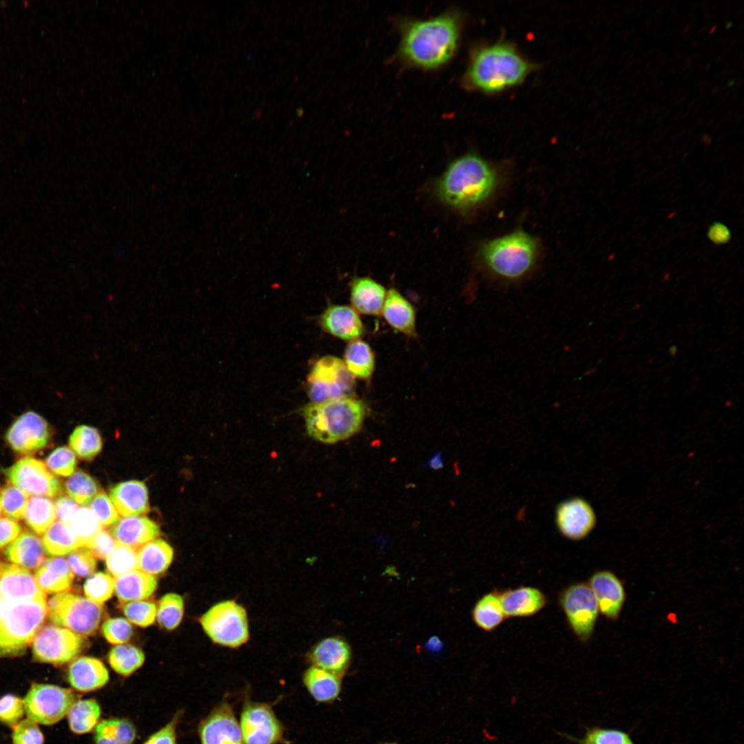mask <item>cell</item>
I'll use <instances>...</instances> for the list:
<instances>
[{
    "label": "cell",
    "mask_w": 744,
    "mask_h": 744,
    "mask_svg": "<svg viewBox=\"0 0 744 744\" xmlns=\"http://www.w3.org/2000/svg\"><path fill=\"white\" fill-rule=\"evenodd\" d=\"M566 736L578 744H634L627 732L614 728L591 727L586 729L581 738Z\"/></svg>",
    "instance_id": "obj_45"
},
{
    "label": "cell",
    "mask_w": 744,
    "mask_h": 744,
    "mask_svg": "<svg viewBox=\"0 0 744 744\" xmlns=\"http://www.w3.org/2000/svg\"><path fill=\"white\" fill-rule=\"evenodd\" d=\"M200 744H244L231 704L223 700L198 725Z\"/></svg>",
    "instance_id": "obj_15"
},
{
    "label": "cell",
    "mask_w": 744,
    "mask_h": 744,
    "mask_svg": "<svg viewBox=\"0 0 744 744\" xmlns=\"http://www.w3.org/2000/svg\"><path fill=\"white\" fill-rule=\"evenodd\" d=\"M506 617H526L539 612L546 604V595L538 588L521 586L497 592Z\"/></svg>",
    "instance_id": "obj_22"
},
{
    "label": "cell",
    "mask_w": 744,
    "mask_h": 744,
    "mask_svg": "<svg viewBox=\"0 0 744 744\" xmlns=\"http://www.w3.org/2000/svg\"><path fill=\"white\" fill-rule=\"evenodd\" d=\"M1 513H2V508H1V498H0V516L1 515Z\"/></svg>",
    "instance_id": "obj_62"
},
{
    "label": "cell",
    "mask_w": 744,
    "mask_h": 744,
    "mask_svg": "<svg viewBox=\"0 0 744 744\" xmlns=\"http://www.w3.org/2000/svg\"><path fill=\"white\" fill-rule=\"evenodd\" d=\"M90 509L104 526H110L119 520V515L112 500L104 492H99L90 502Z\"/></svg>",
    "instance_id": "obj_54"
},
{
    "label": "cell",
    "mask_w": 744,
    "mask_h": 744,
    "mask_svg": "<svg viewBox=\"0 0 744 744\" xmlns=\"http://www.w3.org/2000/svg\"><path fill=\"white\" fill-rule=\"evenodd\" d=\"M101 715V706L95 699H77L67 714L69 727L76 734L89 733L99 723Z\"/></svg>",
    "instance_id": "obj_35"
},
{
    "label": "cell",
    "mask_w": 744,
    "mask_h": 744,
    "mask_svg": "<svg viewBox=\"0 0 744 744\" xmlns=\"http://www.w3.org/2000/svg\"><path fill=\"white\" fill-rule=\"evenodd\" d=\"M302 680L311 696L320 703L333 701L340 692V677L315 666L304 672Z\"/></svg>",
    "instance_id": "obj_32"
},
{
    "label": "cell",
    "mask_w": 744,
    "mask_h": 744,
    "mask_svg": "<svg viewBox=\"0 0 744 744\" xmlns=\"http://www.w3.org/2000/svg\"><path fill=\"white\" fill-rule=\"evenodd\" d=\"M386 295L384 287L369 278H356L351 285V303L363 314L378 316L382 313Z\"/></svg>",
    "instance_id": "obj_29"
},
{
    "label": "cell",
    "mask_w": 744,
    "mask_h": 744,
    "mask_svg": "<svg viewBox=\"0 0 744 744\" xmlns=\"http://www.w3.org/2000/svg\"><path fill=\"white\" fill-rule=\"evenodd\" d=\"M68 496L76 504L87 505L99 493L97 482L89 474L78 471L72 474L65 484Z\"/></svg>",
    "instance_id": "obj_41"
},
{
    "label": "cell",
    "mask_w": 744,
    "mask_h": 744,
    "mask_svg": "<svg viewBox=\"0 0 744 744\" xmlns=\"http://www.w3.org/2000/svg\"><path fill=\"white\" fill-rule=\"evenodd\" d=\"M137 555L138 569L154 576L168 568L173 559L174 550L167 542L157 539L140 547Z\"/></svg>",
    "instance_id": "obj_31"
},
{
    "label": "cell",
    "mask_w": 744,
    "mask_h": 744,
    "mask_svg": "<svg viewBox=\"0 0 744 744\" xmlns=\"http://www.w3.org/2000/svg\"><path fill=\"white\" fill-rule=\"evenodd\" d=\"M74 577L68 561L61 557L45 559L34 575L41 590L49 594L63 592L68 590Z\"/></svg>",
    "instance_id": "obj_27"
},
{
    "label": "cell",
    "mask_w": 744,
    "mask_h": 744,
    "mask_svg": "<svg viewBox=\"0 0 744 744\" xmlns=\"http://www.w3.org/2000/svg\"><path fill=\"white\" fill-rule=\"evenodd\" d=\"M76 700V695L70 689L34 683L23 699L25 712L38 724L52 725L68 714Z\"/></svg>",
    "instance_id": "obj_10"
},
{
    "label": "cell",
    "mask_w": 744,
    "mask_h": 744,
    "mask_svg": "<svg viewBox=\"0 0 744 744\" xmlns=\"http://www.w3.org/2000/svg\"><path fill=\"white\" fill-rule=\"evenodd\" d=\"M2 512L15 521L24 519L29 502L27 493L10 484L5 486L0 493Z\"/></svg>",
    "instance_id": "obj_46"
},
{
    "label": "cell",
    "mask_w": 744,
    "mask_h": 744,
    "mask_svg": "<svg viewBox=\"0 0 744 744\" xmlns=\"http://www.w3.org/2000/svg\"><path fill=\"white\" fill-rule=\"evenodd\" d=\"M67 678L74 689L81 692H88L106 685L109 681V672L100 660L90 657H81L71 663Z\"/></svg>",
    "instance_id": "obj_23"
},
{
    "label": "cell",
    "mask_w": 744,
    "mask_h": 744,
    "mask_svg": "<svg viewBox=\"0 0 744 744\" xmlns=\"http://www.w3.org/2000/svg\"><path fill=\"white\" fill-rule=\"evenodd\" d=\"M46 598L15 601L0 597V658L21 654L48 615Z\"/></svg>",
    "instance_id": "obj_6"
},
{
    "label": "cell",
    "mask_w": 744,
    "mask_h": 744,
    "mask_svg": "<svg viewBox=\"0 0 744 744\" xmlns=\"http://www.w3.org/2000/svg\"><path fill=\"white\" fill-rule=\"evenodd\" d=\"M559 601L568 624L577 637L581 641L590 639L599 608L588 584L577 583L568 586L563 591Z\"/></svg>",
    "instance_id": "obj_12"
},
{
    "label": "cell",
    "mask_w": 744,
    "mask_h": 744,
    "mask_svg": "<svg viewBox=\"0 0 744 744\" xmlns=\"http://www.w3.org/2000/svg\"><path fill=\"white\" fill-rule=\"evenodd\" d=\"M67 561L73 573L80 577L92 575L97 564L96 557L86 547H80L71 552Z\"/></svg>",
    "instance_id": "obj_52"
},
{
    "label": "cell",
    "mask_w": 744,
    "mask_h": 744,
    "mask_svg": "<svg viewBox=\"0 0 744 744\" xmlns=\"http://www.w3.org/2000/svg\"><path fill=\"white\" fill-rule=\"evenodd\" d=\"M343 362L355 378L368 380L373 374L374 355L369 345L363 341L356 340L349 344Z\"/></svg>",
    "instance_id": "obj_36"
},
{
    "label": "cell",
    "mask_w": 744,
    "mask_h": 744,
    "mask_svg": "<svg viewBox=\"0 0 744 744\" xmlns=\"http://www.w3.org/2000/svg\"><path fill=\"white\" fill-rule=\"evenodd\" d=\"M42 542L48 555L57 557L70 554L81 547L70 525L59 520L54 521L44 533Z\"/></svg>",
    "instance_id": "obj_34"
},
{
    "label": "cell",
    "mask_w": 744,
    "mask_h": 744,
    "mask_svg": "<svg viewBox=\"0 0 744 744\" xmlns=\"http://www.w3.org/2000/svg\"><path fill=\"white\" fill-rule=\"evenodd\" d=\"M5 557L10 561L25 569L40 567L45 557L42 540L30 531H23L3 550Z\"/></svg>",
    "instance_id": "obj_26"
},
{
    "label": "cell",
    "mask_w": 744,
    "mask_h": 744,
    "mask_svg": "<svg viewBox=\"0 0 744 744\" xmlns=\"http://www.w3.org/2000/svg\"><path fill=\"white\" fill-rule=\"evenodd\" d=\"M707 236L714 243L721 245L727 243L730 240L731 234L726 225L715 222L709 227Z\"/></svg>",
    "instance_id": "obj_59"
},
{
    "label": "cell",
    "mask_w": 744,
    "mask_h": 744,
    "mask_svg": "<svg viewBox=\"0 0 744 744\" xmlns=\"http://www.w3.org/2000/svg\"><path fill=\"white\" fill-rule=\"evenodd\" d=\"M183 612V598L178 594L168 593L161 599L156 618L161 627L172 630L180 624Z\"/></svg>",
    "instance_id": "obj_43"
},
{
    "label": "cell",
    "mask_w": 744,
    "mask_h": 744,
    "mask_svg": "<svg viewBox=\"0 0 744 744\" xmlns=\"http://www.w3.org/2000/svg\"><path fill=\"white\" fill-rule=\"evenodd\" d=\"M389 744H393V743H389Z\"/></svg>",
    "instance_id": "obj_63"
},
{
    "label": "cell",
    "mask_w": 744,
    "mask_h": 744,
    "mask_svg": "<svg viewBox=\"0 0 744 744\" xmlns=\"http://www.w3.org/2000/svg\"><path fill=\"white\" fill-rule=\"evenodd\" d=\"M239 724L244 744L287 743L285 727L269 703L245 699Z\"/></svg>",
    "instance_id": "obj_11"
},
{
    "label": "cell",
    "mask_w": 744,
    "mask_h": 744,
    "mask_svg": "<svg viewBox=\"0 0 744 744\" xmlns=\"http://www.w3.org/2000/svg\"><path fill=\"white\" fill-rule=\"evenodd\" d=\"M386 322L395 330L415 335V313L412 304L395 289L386 292L382 310Z\"/></svg>",
    "instance_id": "obj_28"
},
{
    "label": "cell",
    "mask_w": 744,
    "mask_h": 744,
    "mask_svg": "<svg viewBox=\"0 0 744 744\" xmlns=\"http://www.w3.org/2000/svg\"><path fill=\"white\" fill-rule=\"evenodd\" d=\"M10 483L28 495L54 497L63 488L59 479L42 461L30 457L20 459L6 471Z\"/></svg>",
    "instance_id": "obj_14"
},
{
    "label": "cell",
    "mask_w": 744,
    "mask_h": 744,
    "mask_svg": "<svg viewBox=\"0 0 744 744\" xmlns=\"http://www.w3.org/2000/svg\"><path fill=\"white\" fill-rule=\"evenodd\" d=\"M122 609L130 622L143 628L152 624L156 617V606L151 601H128L123 606Z\"/></svg>",
    "instance_id": "obj_48"
},
{
    "label": "cell",
    "mask_w": 744,
    "mask_h": 744,
    "mask_svg": "<svg viewBox=\"0 0 744 744\" xmlns=\"http://www.w3.org/2000/svg\"><path fill=\"white\" fill-rule=\"evenodd\" d=\"M160 534L158 525L143 516L119 519L111 531V535L118 544L134 549L155 539Z\"/></svg>",
    "instance_id": "obj_24"
},
{
    "label": "cell",
    "mask_w": 744,
    "mask_h": 744,
    "mask_svg": "<svg viewBox=\"0 0 744 744\" xmlns=\"http://www.w3.org/2000/svg\"><path fill=\"white\" fill-rule=\"evenodd\" d=\"M715 28H716V25H714V27H713V28H712V29L710 30V34H711V33H712V32H713V31H714V30H715Z\"/></svg>",
    "instance_id": "obj_61"
},
{
    "label": "cell",
    "mask_w": 744,
    "mask_h": 744,
    "mask_svg": "<svg viewBox=\"0 0 744 744\" xmlns=\"http://www.w3.org/2000/svg\"><path fill=\"white\" fill-rule=\"evenodd\" d=\"M22 533L21 525L9 517H0V550L14 541Z\"/></svg>",
    "instance_id": "obj_57"
},
{
    "label": "cell",
    "mask_w": 744,
    "mask_h": 744,
    "mask_svg": "<svg viewBox=\"0 0 744 744\" xmlns=\"http://www.w3.org/2000/svg\"><path fill=\"white\" fill-rule=\"evenodd\" d=\"M143 651L130 644H119L112 648L108 655L112 668L118 674L127 676L144 663Z\"/></svg>",
    "instance_id": "obj_40"
},
{
    "label": "cell",
    "mask_w": 744,
    "mask_h": 744,
    "mask_svg": "<svg viewBox=\"0 0 744 744\" xmlns=\"http://www.w3.org/2000/svg\"><path fill=\"white\" fill-rule=\"evenodd\" d=\"M355 386V378L343 360L331 355L319 359L307 378L308 395L313 403L352 397Z\"/></svg>",
    "instance_id": "obj_9"
},
{
    "label": "cell",
    "mask_w": 744,
    "mask_h": 744,
    "mask_svg": "<svg viewBox=\"0 0 744 744\" xmlns=\"http://www.w3.org/2000/svg\"><path fill=\"white\" fill-rule=\"evenodd\" d=\"M102 632L108 642L119 645L127 642L130 639L133 628L125 619L116 617L108 619L103 623Z\"/></svg>",
    "instance_id": "obj_53"
},
{
    "label": "cell",
    "mask_w": 744,
    "mask_h": 744,
    "mask_svg": "<svg viewBox=\"0 0 744 744\" xmlns=\"http://www.w3.org/2000/svg\"><path fill=\"white\" fill-rule=\"evenodd\" d=\"M497 167L475 154L453 161L437 182L439 198L453 209L473 211L486 204L501 187Z\"/></svg>",
    "instance_id": "obj_2"
},
{
    "label": "cell",
    "mask_w": 744,
    "mask_h": 744,
    "mask_svg": "<svg viewBox=\"0 0 744 744\" xmlns=\"http://www.w3.org/2000/svg\"><path fill=\"white\" fill-rule=\"evenodd\" d=\"M105 559L108 572L115 577L138 570L136 549L118 543Z\"/></svg>",
    "instance_id": "obj_44"
},
{
    "label": "cell",
    "mask_w": 744,
    "mask_h": 744,
    "mask_svg": "<svg viewBox=\"0 0 744 744\" xmlns=\"http://www.w3.org/2000/svg\"><path fill=\"white\" fill-rule=\"evenodd\" d=\"M6 437L11 448L17 452L30 453L37 451L48 443V423L37 413L26 411L12 424Z\"/></svg>",
    "instance_id": "obj_16"
},
{
    "label": "cell",
    "mask_w": 744,
    "mask_h": 744,
    "mask_svg": "<svg viewBox=\"0 0 744 744\" xmlns=\"http://www.w3.org/2000/svg\"><path fill=\"white\" fill-rule=\"evenodd\" d=\"M530 63L511 45L495 43L472 54L464 76L469 87L496 92L517 84L530 70Z\"/></svg>",
    "instance_id": "obj_4"
},
{
    "label": "cell",
    "mask_w": 744,
    "mask_h": 744,
    "mask_svg": "<svg viewBox=\"0 0 744 744\" xmlns=\"http://www.w3.org/2000/svg\"><path fill=\"white\" fill-rule=\"evenodd\" d=\"M110 498L123 517L141 515L149 509L147 488L141 481L129 480L114 485L110 490Z\"/></svg>",
    "instance_id": "obj_21"
},
{
    "label": "cell",
    "mask_w": 744,
    "mask_h": 744,
    "mask_svg": "<svg viewBox=\"0 0 744 744\" xmlns=\"http://www.w3.org/2000/svg\"><path fill=\"white\" fill-rule=\"evenodd\" d=\"M82 645L80 635L56 625H48L41 628L33 639V657L40 662L62 665L73 660Z\"/></svg>",
    "instance_id": "obj_13"
},
{
    "label": "cell",
    "mask_w": 744,
    "mask_h": 744,
    "mask_svg": "<svg viewBox=\"0 0 744 744\" xmlns=\"http://www.w3.org/2000/svg\"><path fill=\"white\" fill-rule=\"evenodd\" d=\"M309 661L312 666L342 677L351 660L349 645L340 637H329L318 642L309 651Z\"/></svg>",
    "instance_id": "obj_19"
},
{
    "label": "cell",
    "mask_w": 744,
    "mask_h": 744,
    "mask_svg": "<svg viewBox=\"0 0 744 744\" xmlns=\"http://www.w3.org/2000/svg\"><path fill=\"white\" fill-rule=\"evenodd\" d=\"M136 736L135 725L125 718L103 719L94 730V744H132Z\"/></svg>",
    "instance_id": "obj_33"
},
{
    "label": "cell",
    "mask_w": 744,
    "mask_h": 744,
    "mask_svg": "<svg viewBox=\"0 0 744 744\" xmlns=\"http://www.w3.org/2000/svg\"><path fill=\"white\" fill-rule=\"evenodd\" d=\"M366 411L364 402L349 397L311 402L303 408L302 415L311 437L325 444H333L359 431Z\"/></svg>",
    "instance_id": "obj_5"
},
{
    "label": "cell",
    "mask_w": 744,
    "mask_h": 744,
    "mask_svg": "<svg viewBox=\"0 0 744 744\" xmlns=\"http://www.w3.org/2000/svg\"><path fill=\"white\" fill-rule=\"evenodd\" d=\"M70 446L79 457L90 461L101 451L103 441L99 431L82 424L76 426L69 439Z\"/></svg>",
    "instance_id": "obj_39"
},
{
    "label": "cell",
    "mask_w": 744,
    "mask_h": 744,
    "mask_svg": "<svg viewBox=\"0 0 744 744\" xmlns=\"http://www.w3.org/2000/svg\"><path fill=\"white\" fill-rule=\"evenodd\" d=\"M472 614L475 623L485 631L494 630L506 618L496 592L484 595L475 605Z\"/></svg>",
    "instance_id": "obj_38"
},
{
    "label": "cell",
    "mask_w": 744,
    "mask_h": 744,
    "mask_svg": "<svg viewBox=\"0 0 744 744\" xmlns=\"http://www.w3.org/2000/svg\"><path fill=\"white\" fill-rule=\"evenodd\" d=\"M199 621L206 634L216 644L236 648L249 639L247 612L233 600L214 605Z\"/></svg>",
    "instance_id": "obj_8"
},
{
    "label": "cell",
    "mask_w": 744,
    "mask_h": 744,
    "mask_svg": "<svg viewBox=\"0 0 744 744\" xmlns=\"http://www.w3.org/2000/svg\"><path fill=\"white\" fill-rule=\"evenodd\" d=\"M45 465L55 475L68 477L74 473L76 459L72 450L67 446H60L48 456Z\"/></svg>",
    "instance_id": "obj_49"
},
{
    "label": "cell",
    "mask_w": 744,
    "mask_h": 744,
    "mask_svg": "<svg viewBox=\"0 0 744 744\" xmlns=\"http://www.w3.org/2000/svg\"><path fill=\"white\" fill-rule=\"evenodd\" d=\"M83 590L88 599L102 604L112 597L114 591V579L103 572L92 574L84 583Z\"/></svg>",
    "instance_id": "obj_47"
},
{
    "label": "cell",
    "mask_w": 744,
    "mask_h": 744,
    "mask_svg": "<svg viewBox=\"0 0 744 744\" xmlns=\"http://www.w3.org/2000/svg\"><path fill=\"white\" fill-rule=\"evenodd\" d=\"M459 34V21L451 12L405 21L401 26L398 56L409 66L438 68L455 54Z\"/></svg>",
    "instance_id": "obj_1"
},
{
    "label": "cell",
    "mask_w": 744,
    "mask_h": 744,
    "mask_svg": "<svg viewBox=\"0 0 744 744\" xmlns=\"http://www.w3.org/2000/svg\"><path fill=\"white\" fill-rule=\"evenodd\" d=\"M118 542L112 535L101 530L91 541L88 546L96 557L105 559L113 550Z\"/></svg>",
    "instance_id": "obj_56"
},
{
    "label": "cell",
    "mask_w": 744,
    "mask_h": 744,
    "mask_svg": "<svg viewBox=\"0 0 744 744\" xmlns=\"http://www.w3.org/2000/svg\"><path fill=\"white\" fill-rule=\"evenodd\" d=\"M588 586L595 597L599 610L607 618L616 619L625 599L621 581L611 572L599 571L591 576Z\"/></svg>",
    "instance_id": "obj_20"
},
{
    "label": "cell",
    "mask_w": 744,
    "mask_h": 744,
    "mask_svg": "<svg viewBox=\"0 0 744 744\" xmlns=\"http://www.w3.org/2000/svg\"><path fill=\"white\" fill-rule=\"evenodd\" d=\"M81 547H87L93 538L102 530V525L90 508L78 509L69 524Z\"/></svg>",
    "instance_id": "obj_42"
},
{
    "label": "cell",
    "mask_w": 744,
    "mask_h": 744,
    "mask_svg": "<svg viewBox=\"0 0 744 744\" xmlns=\"http://www.w3.org/2000/svg\"><path fill=\"white\" fill-rule=\"evenodd\" d=\"M56 517L59 521L69 524L79 508L78 504L69 496L59 495L54 503Z\"/></svg>",
    "instance_id": "obj_58"
},
{
    "label": "cell",
    "mask_w": 744,
    "mask_h": 744,
    "mask_svg": "<svg viewBox=\"0 0 744 744\" xmlns=\"http://www.w3.org/2000/svg\"><path fill=\"white\" fill-rule=\"evenodd\" d=\"M12 744H43L44 736L38 723L27 718L21 720L12 732Z\"/></svg>",
    "instance_id": "obj_51"
},
{
    "label": "cell",
    "mask_w": 744,
    "mask_h": 744,
    "mask_svg": "<svg viewBox=\"0 0 744 744\" xmlns=\"http://www.w3.org/2000/svg\"><path fill=\"white\" fill-rule=\"evenodd\" d=\"M0 597L15 601L46 598L30 571L3 562H0Z\"/></svg>",
    "instance_id": "obj_18"
},
{
    "label": "cell",
    "mask_w": 744,
    "mask_h": 744,
    "mask_svg": "<svg viewBox=\"0 0 744 744\" xmlns=\"http://www.w3.org/2000/svg\"><path fill=\"white\" fill-rule=\"evenodd\" d=\"M320 323L327 332L344 340H356L364 331L356 311L344 305L328 307L321 316Z\"/></svg>",
    "instance_id": "obj_25"
},
{
    "label": "cell",
    "mask_w": 744,
    "mask_h": 744,
    "mask_svg": "<svg viewBox=\"0 0 744 744\" xmlns=\"http://www.w3.org/2000/svg\"><path fill=\"white\" fill-rule=\"evenodd\" d=\"M485 272L497 280L513 282L534 270L539 257L536 239L522 229L483 242L477 253Z\"/></svg>",
    "instance_id": "obj_3"
},
{
    "label": "cell",
    "mask_w": 744,
    "mask_h": 744,
    "mask_svg": "<svg viewBox=\"0 0 744 744\" xmlns=\"http://www.w3.org/2000/svg\"><path fill=\"white\" fill-rule=\"evenodd\" d=\"M47 605L48 615L52 623L80 636L94 634L103 612L102 604L66 592L51 597Z\"/></svg>",
    "instance_id": "obj_7"
},
{
    "label": "cell",
    "mask_w": 744,
    "mask_h": 744,
    "mask_svg": "<svg viewBox=\"0 0 744 744\" xmlns=\"http://www.w3.org/2000/svg\"><path fill=\"white\" fill-rule=\"evenodd\" d=\"M25 712L23 699L12 694L0 698V722L13 728Z\"/></svg>",
    "instance_id": "obj_50"
},
{
    "label": "cell",
    "mask_w": 744,
    "mask_h": 744,
    "mask_svg": "<svg viewBox=\"0 0 744 744\" xmlns=\"http://www.w3.org/2000/svg\"><path fill=\"white\" fill-rule=\"evenodd\" d=\"M430 465L434 468H438L442 467V462L441 457L440 455H436L433 457L430 461Z\"/></svg>",
    "instance_id": "obj_60"
},
{
    "label": "cell",
    "mask_w": 744,
    "mask_h": 744,
    "mask_svg": "<svg viewBox=\"0 0 744 744\" xmlns=\"http://www.w3.org/2000/svg\"><path fill=\"white\" fill-rule=\"evenodd\" d=\"M56 519L54 504L52 499L39 496L29 499L24 519L27 526L37 535H43Z\"/></svg>",
    "instance_id": "obj_37"
},
{
    "label": "cell",
    "mask_w": 744,
    "mask_h": 744,
    "mask_svg": "<svg viewBox=\"0 0 744 744\" xmlns=\"http://www.w3.org/2000/svg\"><path fill=\"white\" fill-rule=\"evenodd\" d=\"M157 588V579L151 575L135 570L116 577L114 592L121 601L147 599Z\"/></svg>",
    "instance_id": "obj_30"
},
{
    "label": "cell",
    "mask_w": 744,
    "mask_h": 744,
    "mask_svg": "<svg viewBox=\"0 0 744 744\" xmlns=\"http://www.w3.org/2000/svg\"><path fill=\"white\" fill-rule=\"evenodd\" d=\"M180 712L163 727L152 734L143 744H177L176 727L179 721Z\"/></svg>",
    "instance_id": "obj_55"
},
{
    "label": "cell",
    "mask_w": 744,
    "mask_h": 744,
    "mask_svg": "<svg viewBox=\"0 0 744 744\" xmlns=\"http://www.w3.org/2000/svg\"><path fill=\"white\" fill-rule=\"evenodd\" d=\"M596 517L591 506L584 499L574 498L557 508L556 523L561 534L572 540L587 536L595 525Z\"/></svg>",
    "instance_id": "obj_17"
}]
</instances>
